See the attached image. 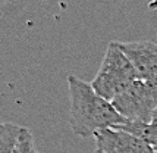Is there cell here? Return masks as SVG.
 <instances>
[{
    "label": "cell",
    "mask_w": 157,
    "mask_h": 153,
    "mask_svg": "<svg viewBox=\"0 0 157 153\" xmlns=\"http://www.w3.org/2000/svg\"><path fill=\"white\" fill-rule=\"evenodd\" d=\"M138 78V72L132 62L123 53L119 44L113 41L106 50L101 66L96 78L91 81V85L101 97L112 102Z\"/></svg>",
    "instance_id": "2"
},
{
    "label": "cell",
    "mask_w": 157,
    "mask_h": 153,
    "mask_svg": "<svg viewBox=\"0 0 157 153\" xmlns=\"http://www.w3.org/2000/svg\"><path fill=\"white\" fill-rule=\"evenodd\" d=\"M34 152V141L33 134L28 128H21L18 144H16V153H33Z\"/></svg>",
    "instance_id": "8"
},
{
    "label": "cell",
    "mask_w": 157,
    "mask_h": 153,
    "mask_svg": "<svg viewBox=\"0 0 157 153\" xmlns=\"http://www.w3.org/2000/svg\"><path fill=\"white\" fill-rule=\"evenodd\" d=\"M69 124L72 131L79 137H94L103 128H115L125 124L128 119L115 109L112 102L97 93L91 83H87L75 75L68 76Z\"/></svg>",
    "instance_id": "1"
},
{
    "label": "cell",
    "mask_w": 157,
    "mask_h": 153,
    "mask_svg": "<svg viewBox=\"0 0 157 153\" xmlns=\"http://www.w3.org/2000/svg\"><path fill=\"white\" fill-rule=\"evenodd\" d=\"M5 127H6V122L0 121V139H2V134H3V131H5Z\"/></svg>",
    "instance_id": "10"
},
{
    "label": "cell",
    "mask_w": 157,
    "mask_h": 153,
    "mask_svg": "<svg viewBox=\"0 0 157 153\" xmlns=\"http://www.w3.org/2000/svg\"><path fill=\"white\" fill-rule=\"evenodd\" d=\"M115 128H121L128 132H132L134 135L144 140L147 144L154 147L157 150V122H138V121H126L122 125H117Z\"/></svg>",
    "instance_id": "6"
},
{
    "label": "cell",
    "mask_w": 157,
    "mask_h": 153,
    "mask_svg": "<svg viewBox=\"0 0 157 153\" xmlns=\"http://www.w3.org/2000/svg\"><path fill=\"white\" fill-rule=\"evenodd\" d=\"M33 153H38V152H37V150H35V149H34V152H33Z\"/></svg>",
    "instance_id": "13"
},
{
    "label": "cell",
    "mask_w": 157,
    "mask_h": 153,
    "mask_svg": "<svg viewBox=\"0 0 157 153\" xmlns=\"http://www.w3.org/2000/svg\"><path fill=\"white\" fill-rule=\"evenodd\" d=\"M94 153H104V152H103V150H100V149H97V150H96Z\"/></svg>",
    "instance_id": "12"
},
{
    "label": "cell",
    "mask_w": 157,
    "mask_h": 153,
    "mask_svg": "<svg viewBox=\"0 0 157 153\" xmlns=\"http://www.w3.org/2000/svg\"><path fill=\"white\" fill-rule=\"evenodd\" d=\"M123 53L128 56L138 76L144 81H151L157 72V44L153 41L117 43Z\"/></svg>",
    "instance_id": "5"
},
{
    "label": "cell",
    "mask_w": 157,
    "mask_h": 153,
    "mask_svg": "<svg viewBox=\"0 0 157 153\" xmlns=\"http://www.w3.org/2000/svg\"><path fill=\"white\" fill-rule=\"evenodd\" d=\"M153 121L157 122V106H156V111H154V115H153Z\"/></svg>",
    "instance_id": "11"
},
{
    "label": "cell",
    "mask_w": 157,
    "mask_h": 153,
    "mask_svg": "<svg viewBox=\"0 0 157 153\" xmlns=\"http://www.w3.org/2000/svg\"><path fill=\"white\" fill-rule=\"evenodd\" d=\"M148 83H150L153 87H156V88H157V72H156V75L151 78V81H148Z\"/></svg>",
    "instance_id": "9"
},
{
    "label": "cell",
    "mask_w": 157,
    "mask_h": 153,
    "mask_svg": "<svg viewBox=\"0 0 157 153\" xmlns=\"http://www.w3.org/2000/svg\"><path fill=\"white\" fill-rule=\"evenodd\" d=\"M97 149L104 153H156L144 140L121 128H103L94 134Z\"/></svg>",
    "instance_id": "4"
},
{
    "label": "cell",
    "mask_w": 157,
    "mask_h": 153,
    "mask_svg": "<svg viewBox=\"0 0 157 153\" xmlns=\"http://www.w3.org/2000/svg\"><path fill=\"white\" fill-rule=\"evenodd\" d=\"M112 104L128 121L151 122L157 106V88L138 78L113 99Z\"/></svg>",
    "instance_id": "3"
},
{
    "label": "cell",
    "mask_w": 157,
    "mask_h": 153,
    "mask_svg": "<svg viewBox=\"0 0 157 153\" xmlns=\"http://www.w3.org/2000/svg\"><path fill=\"white\" fill-rule=\"evenodd\" d=\"M156 153H157V150H156Z\"/></svg>",
    "instance_id": "14"
},
{
    "label": "cell",
    "mask_w": 157,
    "mask_h": 153,
    "mask_svg": "<svg viewBox=\"0 0 157 153\" xmlns=\"http://www.w3.org/2000/svg\"><path fill=\"white\" fill-rule=\"evenodd\" d=\"M22 127L7 124L0 139V153H16V144L19 139V132Z\"/></svg>",
    "instance_id": "7"
}]
</instances>
